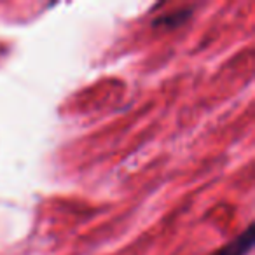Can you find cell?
<instances>
[{
    "mask_svg": "<svg viewBox=\"0 0 255 255\" xmlns=\"http://www.w3.org/2000/svg\"><path fill=\"white\" fill-rule=\"evenodd\" d=\"M252 245H254V238H252V227H248L243 234L236 238L234 241L227 243L222 247L215 255H247L250 252Z\"/></svg>",
    "mask_w": 255,
    "mask_h": 255,
    "instance_id": "cell-1",
    "label": "cell"
}]
</instances>
